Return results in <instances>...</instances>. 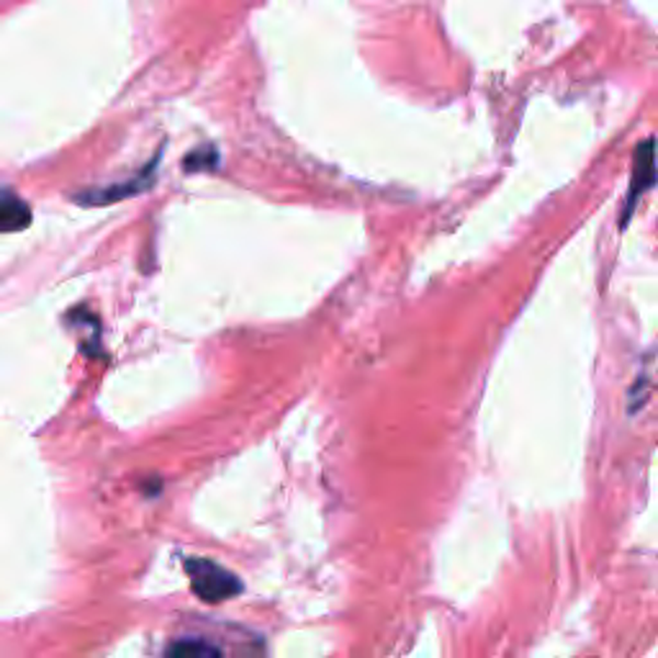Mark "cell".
Here are the masks:
<instances>
[{"label":"cell","instance_id":"obj_1","mask_svg":"<svg viewBox=\"0 0 658 658\" xmlns=\"http://www.w3.org/2000/svg\"><path fill=\"white\" fill-rule=\"evenodd\" d=\"M183 566H185V574H189V579H191L193 594H196L201 602L219 604V602H227V600H231V597H237L239 592H242V581H239L231 571H227L224 566L214 564V560L185 558Z\"/></svg>","mask_w":658,"mask_h":658},{"label":"cell","instance_id":"obj_2","mask_svg":"<svg viewBox=\"0 0 658 658\" xmlns=\"http://www.w3.org/2000/svg\"><path fill=\"white\" fill-rule=\"evenodd\" d=\"M656 181V147L654 141H643L638 147V155H635V168H633V185L631 193H627V206L623 212V222L631 219L635 201L640 198L643 191H648Z\"/></svg>","mask_w":658,"mask_h":658},{"label":"cell","instance_id":"obj_3","mask_svg":"<svg viewBox=\"0 0 658 658\" xmlns=\"http://www.w3.org/2000/svg\"><path fill=\"white\" fill-rule=\"evenodd\" d=\"M164 658H231V654L224 648V643L206 635H185L164 648Z\"/></svg>","mask_w":658,"mask_h":658},{"label":"cell","instance_id":"obj_4","mask_svg":"<svg viewBox=\"0 0 658 658\" xmlns=\"http://www.w3.org/2000/svg\"><path fill=\"white\" fill-rule=\"evenodd\" d=\"M155 164H157V157H155L152 162H149L147 173H139L137 178H134V181H129V183H122V185H116V189L80 193V196L75 198V201H78V204H88V206H101V204H114V201H118V198L137 196V193H139L141 189H147V185L152 183V170H155Z\"/></svg>","mask_w":658,"mask_h":658},{"label":"cell","instance_id":"obj_5","mask_svg":"<svg viewBox=\"0 0 658 658\" xmlns=\"http://www.w3.org/2000/svg\"><path fill=\"white\" fill-rule=\"evenodd\" d=\"M32 224V208L19 193L9 189L0 191V235L24 231Z\"/></svg>","mask_w":658,"mask_h":658},{"label":"cell","instance_id":"obj_6","mask_svg":"<svg viewBox=\"0 0 658 658\" xmlns=\"http://www.w3.org/2000/svg\"><path fill=\"white\" fill-rule=\"evenodd\" d=\"M216 162H219V155H216L214 147H201L196 152L189 155V160L183 162L185 170L196 173V170H214Z\"/></svg>","mask_w":658,"mask_h":658}]
</instances>
